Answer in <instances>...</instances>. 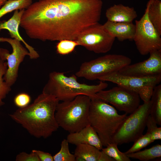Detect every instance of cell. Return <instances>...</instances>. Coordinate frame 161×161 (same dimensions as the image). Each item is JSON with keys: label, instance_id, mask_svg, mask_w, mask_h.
Here are the masks:
<instances>
[{"label": "cell", "instance_id": "obj_1", "mask_svg": "<svg viewBox=\"0 0 161 161\" xmlns=\"http://www.w3.org/2000/svg\"><path fill=\"white\" fill-rule=\"evenodd\" d=\"M103 5L102 0H39L24 10L20 26L31 39L76 40L99 23Z\"/></svg>", "mask_w": 161, "mask_h": 161}, {"label": "cell", "instance_id": "obj_2", "mask_svg": "<svg viewBox=\"0 0 161 161\" xmlns=\"http://www.w3.org/2000/svg\"><path fill=\"white\" fill-rule=\"evenodd\" d=\"M59 102L55 97L42 93L32 104L18 108L9 116L31 135L46 138L59 127L55 117Z\"/></svg>", "mask_w": 161, "mask_h": 161}, {"label": "cell", "instance_id": "obj_3", "mask_svg": "<svg viewBox=\"0 0 161 161\" xmlns=\"http://www.w3.org/2000/svg\"><path fill=\"white\" fill-rule=\"evenodd\" d=\"M108 86L107 83L101 81L96 85L81 83L78 81L75 75L67 77L64 72L54 71L49 73L42 93L52 96L59 101H63L72 100L80 95L90 97L95 96Z\"/></svg>", "mask_w": 161, "mask_h": 161}, {"label": "cell", "instance_id": "obj_4", "mask_svg": "<svg viewBox=\"0 0 161 161\" xmlns=\"http://www.w3.org/2000/svg\"><path fill=\"white\" fill-rule=\"evenodd\" d=\"M91 99L90 125L98 134L103 146L112 143V138L127 117L120 115L116 109L95 95Z\"/></svg>", "mask_w": 161, "mask_h": 161}, {"label": "cell", "instance_id": "obj_5", "mask_svg": "<svg viewBox=\"0 0 161 161\" xmlns=\"http://www.w3.org/2000/svg\"><path fill=\"white\" fill-rule=\"evenodd\" d=\"M90 101L89 96L80 95L72 100L59 102L55 112L59 127L71 133L78 131L90 125Z\"/></svg>", "mask_w": 161, "mask_h": 161}, {"label": "cell", "instance_id": "obj_6", "mask_svg": "<svg viewBox=\"0 0 161 161\" xmlns=\"http://www.w3.org/2000/svg\"><path fill=\"white\" fill-rule=\"evenodd\" d=\"M131 59L126 56L109 54L83 63L75 73L78 77L93 80L111 73L118 71L131 64Z\"/></svg>", "mask_w": 161, "mask_h": 161}, {"label": "cell", "instance_id": "obj_7", "mask_svg": "<svg viewBox=\"0 0 161 161\" xmlns=\"http://www.w3.org/2000/svg\"><path fill=\"white\" fill-rule=\"evenodd\" d=\"M150 100L140 105L127 116L113 137L112 143L117 145L134 142L143 134L150 115Z\"/></svg>", "mask_w": 161, "mask_h": 161}, {"label": "cell", "instance_id": "obj_8", "mask_svg": "<svg viewBox=\"0 0 161 161\" xmlns=\"http://www.w3.org/2000/svg\"><path fill=\"white\" fill-rule=\"evenodd\" d=\"M98 80L110 82L135 92L146 102L150 100L154 88L160 82L161 75L139 77L126 75L117 71L102 76Z\"/></svg>", "mask_w": 161, "mask_h": 161}, {"label": "cell", "instance_id": "obj_9", "mask_svg": "<svg viewBox=\"0 0 161 161\" xmlns=\"http://www.w3.org/2000/svg\"><path fill=\"white\" fill-rule=\"evenodd\" d=\"M148 13L146 7L142 17L135 21L136 29L133 41L139 52L143 55L161 50V35L149 21Z\"/></svg>", "mask_w": 161, "mask_h": 161}, {"label": "cell", "instance_id": "obj_10", "mask_svg": "<svg viewBox=\"0 0 161 161\" xmlns=\"http://www.w3.org/2000/svg\"><path fill=\"white\" fill-rule=\"evenodd\" d=\"M115 38L99 23L83 31L76 41L79 46L96 53H104L112 49Z\"/></svg>", "mask_w": 161, "mask_h": 161}, {"label": "cell", "instance_id": "obj_11", "mask_svg": "<svg viewBox=\"0 0 161 161\" xmlns=\"http://www.w3.org/2000/svg\"><path fill=\"white\" fill-rule=\"evenodd\" d=\"M104 90L97 92L95 96L127 114L132 113L140 105V97L135 92L119 86Z\"/></svg>", "mask_w": 161, "mask_h": 161}, {"label": "cell", "instance_id": "obj_12", "mask_svg": "<svg viewBox=\"0 0 161 161\" xmlns=\"http://www.w3.org/2000/svg\"><path fill=\"white\" fill-rule=\"evenodd\" d=\"M0 42H7L11 46L12 52L7 55V68L3 78L5 82L11 86L16 82L18 77L19 67L25 57L30 56L28 50L21 44V41L13 38L0 37Z\"/></svg>", "mask_w": 161, "mask_h": 161}, {"label": "cell", "instance_id": "obj_13", "mask_svg": "<svg viewBox=\"0 0 161 161\" xmlns=\"http://www.w3.org/2000/svg\"><path fill=\"white\" fill-rule=\"evenodd\" d=\"M149 54L147 59L127 65L118 72L126 75L139 77L161 75V50L152 52Z\"/></svg>", "mask_w": 161, "mask_h": 161}, {"label": "cell", "instance_id": "obj_14", "mask_svg": "<svg viewBox=\"0 0 161 161\" xmlns=\"http://www.w3.org/2000/svg\"><path fill=\"white\" fill-rule=\"evenodd\" d=\"M25 9L14 11L12 17L7 21L0 23V31L2 30H7L12 38L21 41L28 49L30 59H36L39 57L38 52L31 46L29 45L20 35L19 32L21 18Z\"/></svg>", "mask_w": 161, "mask_h": 161}, {"label": "cell", "instance_id": "obj_15", "mask_svg": "<svg viewBox=\"0 0 161 161\" xmlns=\"http://www.w3.org/2000/svg\"><path fill=\"white\" fill-rule=\"evenodd\" d=\"M66 140L69 143L76 145L80 144H89L95 147L100 150L103 148L98 134L90 125L78 131L69 133Z\"/></svg>", "mask_w": 161, "mask_h": 161}, {"label": "cell", "instance_id": "obj_16", "mask_svg": "<svg viewBox=\"0 0 161 161\" xmlns=\"http://www.w3.org/2000/svg\"><path fill=\"white\" fill-rule=\"evenodd\" d=\"M103 25L109 33L120 41L133 40L136 27L132 22H114L107 21Z\"/></svg>", "mask_w": 161, "mask_h": 161}, {"label": "cell", "instance_id": "obj_17", "mask_svg": "<svg viewBox=\"0 0 161 161\" xmlns=\"http://www.w3.org/2000/svg\"><path fill=\"white\" fill-rule=\"evenodd\" d=\"M105 15L107 21L118 22H132L137 16L133 7L122 4L110 6L106 10Z\"/></svg>", "mask_w": 161, "mask_h": 161}, {"label": "cell", "instance_id": "obj_18", "mask_svg": "<svg viewBox=\"0 0 161 161\" xmlns=\"http://www.w3.org/2000/svg\"><path fill=\"white\" fill-rule=\"evenodd\" d=\"M76 146L74 154L75 161H98L101 150L89 144H80Z\"/></svg>", "mask_w": 161, "mask_h": 161}, {"label": "cell", "instance_id": "obj_19", "mask_svg": "<svg viewBox=\"0 0 161 161\" xmlns=\"http://www.w3.org/2000/svg\"><path fill=\"white\" fill-rule=\"evenodd\" d=\"M148 19L160 35H161V1L149 0L146 6Z\"/></svg>", "mask_w": 161, "mask_h": 161}, {"label": "cell", "instance_id": "obj_20", "mask_svg": "<svg viewBox=\"0 0 161 161\" xmlns=\"http://www.w3.org/2000/svg\"><path fill=\"white\" fill-rule=\"evenodd\" d=\"M151 106L150 115L157 125L161 126V85L154 88L150 99Z\"/></svg>", "mask_w": 161, "mask_h": 161}, {"label": "cell", "instance_id": "obj_21", "mask_svg": "<svg viewBox=\"0 0 161 161\" xmlns=\"http://www.w3.org/2000/svg\"><path fill=\"white\" fill-rule=\"evenodd\" d=\"M129 158L148 161L161 157V145L158 144L142 151L126 154Z\"/></svg>", "mask_w": 161, "mask_h": 161}, {"label": "cell", "instance_id": "obj_22", "mask_svg": "<svg viewBox=\"0 0 161 161\" xmlns=\"http://www.w3.org/2000/svg\"><path fill=\"white\" fill-rule=\"evenodd\" d=\"M32 3V0H7L0 8V19L13 11L26 9Z\"/></svg>", "mask_w": 161, "mask_h": 161}, {"label": "cell", "instance_id": "obj_23", "mask_svg": "<svg viewBox=\"0 0 161 161\" xmlns=\"http://www.w3.org/2000/svg\"><path fill=\"white\" fill-rule=\"evenodd\" d=\"M7 68V62L0 58V107L4 104L3 100L11 91V86L4 80L3 76Z\"/></svg>", "mask_w": 161, "mask_h": 161}, {"label": "cell", "instance_id": "obj_24", "mask_svg": "<svg viewBox=\"0 0 161 161\" xmlns=\"http://www.w3.org/2000/svg\"><path fill=\"white\" fill-rule=\"evenodd\" d=\"M117 145L114 143L108 144L105 148L102 150L115 161H130L129 157L124 153L121 152L118 149Z\"/></svg>", "mask_w": 161, "mask_h": 161}, {"label": "cell", "instance_id": "obj_25", "mask_svg": "<svg viewBox=\"0 0 161 161\" xmlns=\"http://www.w3.org/2000/svg\"><path fill=\"white\" fill-rule=\"evenodd\" d=\"M69 143L66 139L62 141L60 151L53 156L54 161H75L74 154L70 152Z\"/></svg>", "mask_w": 161, "mask_h": 161}, {"label": "cell", "instance_id": "obj_26", "mask_svg": "<svg viewBox=\"0 0 161 161\" xmlns=\"http://www.w3.org/2000/svg\"><path fill=\"white\" fill-rule=\"evenodd\" d=\"M78 46L79 44L76 40H62L59 41L56 45V52L61 55H67L72 52Z\"/></svg>", "mask_w": 161, "mask_h": 161}, {"label": "cell", "instance_id": "obj_27", "mask_svg": "<svg viewBox=\"0 0 161 161\" xmlns=\"http://www.w3.org/2000/svg\"><path fill=\"white\" fill-rule=\"evenodd\" d=\"M153 142L150 135L146 133L136 140L132 147L124 153L127 154L140 151Z\"/></svg>", "mask_w": 161, "mask_h": 161}, {"label": "cell", "instance_id": "obj_28", "mask_svg": "<svg viewBox=\"0 0 161 161\" xmlns=\"http://www.w3.org/2000/svg\"><path fill=\"white\" fill-rule=\"evenodd\" d=\"M157 125L156 122L149 115L146 123V133L150 135L153 142L156 140L161 139V127H158Z\"/></svg>", "mask_w": 161, "mask_h": 161}, {"label": "cell", "instance_id": "obj_29", "mask_svg": "<svg viewBox=\"0 0 161 161\" xmlns=\"http://www.w3.org/2000/svg\"><path fill=\"white\" fill-rule=\"evenodd\" d=\"M31 100L30 96L28 94L20 93L15 97L14 102L15 105L19 108H22L28 106Z\"/></svg>", "mask_w": 161, "mask_h": 161}, {"label": "cell", "instance_id": "obj_30", "mask_svg": "<svg viewBox=\"0 0 161 161\" xmlns=\"http://www.w3.org/2000/svg\"><path fill=\"white\" fill-rule=\"evenodd\" d=\"M16 161H40L37 155L33 150L30 154L24 152L20 153L17 155Z\"/></svg>", "mask_w": 161, "mask_h": 161}, {"label": "cell", "instance_id": "obj_31", "mask_svg": "<svg viewBox=\"0 0 161 161\" xmlns=\"http://www.w3.org/2000/svg\"><path fill=\"white\" fill-rule=\"evenodd\" d=\"M32 150L35 153L40 161H54L53 157L51 154L38 150Z\"/></svg>", "mask_w": 161, "mask_h": 161}, {"label": "cell", "instance_id": "obj_32", "mask_svg": "<svg viewBox=\"0 0 161 161\" xmlns=\"http://www.w3.org/2000/svg\"><path fill=\"white\" fill-rule=\"evenodd\" d=\"M98 161H115L112 158L108 156L102 150Z\"/></svg>", "mask_w": 161, "mask_h": 161}, {"label": "cell", "instance_id": "obj_33", "mask_svg": "<svg viewBox=\"0 0 161 161\" xmlns=\"http://www.w3.org/2000/svg\"><path fill=\"white\" fill-rule=\"evenodd\" d=\"M9 53V51L7 49L0 48V58L4 61H6L7 55Z\"/></svg>", "mask_w": 161, "mask_h": 161}, {"label": "cell", "instance_id": "obj_34", "mask_svg": "<svg viewBox=\"0 0 161 161\" xmlns=\"http://www.w3.org/2000/svg\"><path fill=\"white\" fill-rule=\"evenodd\" d=\"M7 0H0V8L4 4Z\"/></svg>", "mask_w": 161, "mask_h": 161}]
</instances>
